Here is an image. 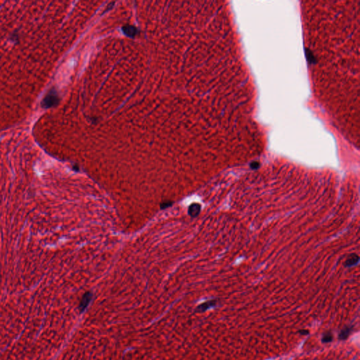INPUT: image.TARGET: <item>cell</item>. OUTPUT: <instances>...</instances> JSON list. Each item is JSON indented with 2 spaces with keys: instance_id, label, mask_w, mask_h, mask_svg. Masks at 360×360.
Masks as SVG:
<instances>
[{
  "instance_id": "6da1fadb",
  "label": "cell",
  "mask_w": 360,
  "mask_h": 360,
  "mask_svg": "<svg viewBox=\"0 0 360 360\" xmlns=\"http://www.w3.org/2000/svg\"><path fill=\"white\" fill-rule=\"evenodd\" d=\"M302 12L313 91L358 146L360 1H305Z\"/></svg>"
},
{
  "instance_id": "ba28073f",
  "label": "cell",
  "mask_w": 360,
  "mask_h": 360,
  "mask_svg": "<svg viewBox=\"0 0 360 360\" xmlns=\"http://www.w3.org/2000/svg\"><path fill=\"white\" fill-rule=\"evenodd\" d=\"M124 31L125 32L126 35H130V36H134L136 34V32H137V30H136L135 28L132 27V26H127L124 28Z\"/></svg>"
},
{
  "instance_id": "9c48e42d",
  "label": "cell",
  "mask_w": 360,
  "mask_h": 360,
  "mask_svg": "<svg viewBox=\"0 0 360 360\" xmlns=\"http://www.w3.org/2000/svg\"><path fill=\"white\" fill-rule=\"evenodd\" d=\"M172 204H173V203H172V201H169V200H166V201H164L161 204V209H166V208L171 207Z\"/></svg>"
},
{
  "instance_id": "7a4b0ae2",
  "label": "cell",
  "mask_w": 360,
  "mask_h": 360,
  "mask_svg": "<svg viewBox=\"0 0 360 360\" xmlns=\"http://www.w3.org/2000/svg\"><path fill=\"white\" fill-rule=\"evenodd\" d=\"M58 101L59 99L56 92L54 89H51L44 97L41 105L44 109H49V108L56 106Z\"/></svg>"
},
{
  "instance_id": "3957f363",
  "label": "cell",
  "mask_w": 360,
  "mask_h": 360,
  "mask_svg": "<svg viewBox=\"0 0 360 360\" xmlns=\"http://www.w3.org/2000/svg\"><path fill=\"white\" fill-rule=\"evenodd\" d=\"M92 297H93V295H92L91 292H87L83 295L79 305V312L81 313L84 312V311L86 310L87 307H88L90 302L92 301Z\"/></svg>"
},
{
  "instance_id": "5b68a950",
  "label": "cell",
  "mask_w": 360,
  "mask_h": 360,
  "mask_svg": "<svg viewBox=\"0 0 360 360\" xmlns=\"http://www.w3.org/2000/svg\"><path fill=\"white\" fill-rule=\"evenodd\" d=\"M216 305V300H209L205 302H204L203 304L200 305L199 307L196 308V312H204L205 311L210 309Z\"/></svg>"
},
{
  "instance_id": "30bf717a",
  "label": "cell",
  "mask_w": 360,
  "mask_h": 360,
  "mask_svg": "<svg viewBox=\"0 0 360 360\" xmlns=\"http://www.w3.org/2000/svg\"><path fill=\"white\" fill-rule=\"evenodd\" d=\"M300 333L302 334V335H306V334H308V331H305V330H302L300 331Z\"/></svg>"
},
{
  "instance_id": "52a82bcc",
  "label": "cell",
  "mask_w": 360,
  "mask_h": 360,
  "mask_svg": "<svg viewBox=\"0 0 360 360\" xmlns=\"http://www.w3.org/2000/svg\"><path fill=\"white\" fill-rule=\"evenodd\" d=\"M333 340V334L331 332H326L322 336V342L325 343H330Z\"/></svg>"
},
{
  "instance_id": "277c9868",
  "label": "cell",
  "mask_w": 360,
  "mask_h": 360,
  "mask_svg": "<svg viewBox=\"0 0 360 360\" xmlns=\"http://www.w3.org/2000/svg\"><path fill=\"white\" fill-rule=\"evenodd\" d=\"M200 210H201V205L199 204H192L189 207L188 214L191 217H196L200 214Z\"/></svg>"
},
{
  "instance_id": "8992f818",
  "label": "cell",
  "mask_w": 360,
  "mask_h": 360,
  "mask_svg": "<svg viewBox=\"0 0 360 360\" xmlns=\"http://www.w3.org/2000/svg\"><path fill=\"white\" fill-rule=\"evenodd\" d=\"M352 331V328L349 327V326H347V327L344 328L343 330L341 331L340 334H339V338L341 339V340L343 341V340H346L347 338H348L349 334H350Z\"/></svg>"
}]
</instances>
